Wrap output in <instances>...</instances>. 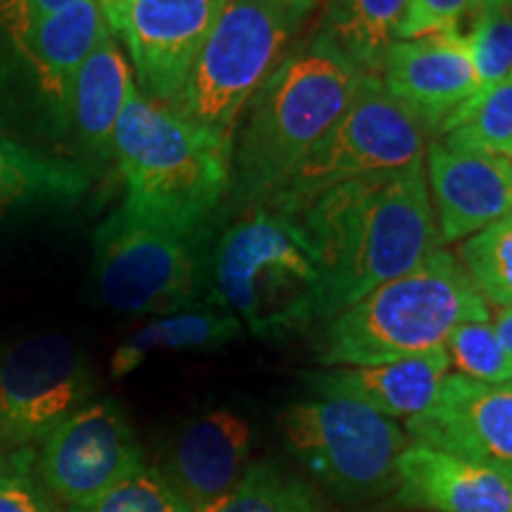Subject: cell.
Returning <instances> with one entry per match:
<instances>
[{
  "label": "cell",
  "instance_id": "e575fe53",
  "mask_svg": "<svg viewBox=\"0 0 512 512\" xmlns=\"http://www.w3.org/2000/svg\"><path fill=\"white\" fill-rule=\"evenodd\" d=\"M287 3H292L294 8H299V10H304V12H311L316 10V5H318V0H287Z\"/></svg>",
  "mask_w": 512,
  "mask_h": 512
},
{
  "label": "cell",
  "instance_id": "d6a6232c",
  "mask_svg": "<svg viewBox=\"0 0 512 512\" xmlns=\"http://www.w3.org/2000/svg\"><path fill=\"white\" fill-rule=\"evenodd\" d=\"M494 330H496L498 339H501L503 349L508 351V356L512 358V306H508V309H501V313L496 316Z\"/></svg>",
  "mask_w": 512,
  "mask_h": 512
},
{
  "label": "cell",
  "instance_id": "836d02e7",
  "mask_svg": "<svg viewBox=\"0 0 512 512\" xmlns=\"http://www.w3.org/2000/svg\"><path fill=\"white\" fill-rule=\"evenodd\" d=\"M19 451H22V448H15V451L8 453L3 446H0V479H3L12 470V467H15L17 458H19Z\"/></svg>",
  "mask_w": 512,
  "mask_h": 512
},
{
  "label": "cell",
  "instance_id": "603a6c76",
  "mask_svg": "<svg viewBox=\"0 0 512 512\" xmlns=\"http://www.w3.org/2000/svg\"><path fill=\"white\" fill-rule=\"evenodd\" d=\"M242 323L238 316L214 304H197L133 332L112 354V377L133 373L155 351H202L219 349L238 339Z\"/></svg>",
  "mask_w": 512,
  "mask_h": 512
},
{
  "label": "cell",
  "instance_id": "d6986e66",
  "mask_svg": "<svg viewBox=\"0 0 512 512\" xmlns=\"http://www.w3.org/2000/svg\"><path fill=\"white\" fill-rule=\"evenodd\" d=\"M107 29L95 0H74L12 34L29 69H34L43 98L53 107L57 126H69L76 74Z\"/></svg>",
  "mask_w": 512,
  "mask_h": 512
},
{
  "label": "cell",
  "instance_id": "4fadbf2b",
  "mask_svg": "<svg viewBox=\"0 0 512 512\" xmlns=\"http://www.w3.org/2000/svg\"><path fill=\"white\" fill-rule=\"evenodd\" d=\"M406 434L512 482V382L448 375L432 406L406 420Z\"/></svg>",
  "mask_w": 512,
  "mask_h": 512
},
{
  "label": "cell",
  "instance_id": "e0dca14e",
  "mask_svg": "<svg viewBox=\"0 0 512 512\" xmlns=\"http://www.w3.org/2000/svg\"><path fill=\"white\" fill-rule=\"evenodd\" d=\"M252 432L240 415L211 411L192 418L166 453L164 470L171 486L192 512L226 496L245 475Z\"/></svg>",
  "mask_w": 512,
  "mask_h": 512
},
{
  "label": "cell",
  "instance_id": "4dcf8cb0",
  "mask_svg": "<svg viewBox=\"0 0 512 512\" xmlns=\"http://www.w3.org/2000/svg\"><path fill=\"white\" fill-rule=\"evenodd\" d=\"M477 0H411L399 29V41L432 34H460Z\"/></svg>",
  "mask_w": 512,
  "mask_h": 512
},
{
  "label": "cell",
  "instance_id": "f546056e",
  "mask_svg": "<svg viewBox=\"0 0 512 512\" xmlns=\"http://www.w3.org/2000/svg\"><path fill=\"white\" fill-rule=\"evenodd\" d=\"M31 467H34V451L22 448L15 467L0 479V512H62L57 498Z\"/></svg>",
  "mask_w": 512,
  "mask_h": 512
},
{
  "label": "cell",
  "instance_id": "8fae6325",
  "mask_svg": "<svg viewBox=\"0 0 512 512\" xmlns=\"http://www.w3.org/2000/svg\"><path fill=\"white\" fill-rule=\"evenodd\" d=\"M145 453L124 411L91 401L41 441L38 477L57 501L86 503L143 470Z\"/></svg>",
  "mask_w": 512,
  "mask_h": 512
},
{
  "label": "cell",
  "instance_id": "277c9868",
  "mask_svg": "<svg viewBox=\"0 0 512 512\" xmlns=\"http://www.w3.org/2000/svg\"><path fill=\"white\" fill-rule=\"evenodd\" d=\"M126 204L178 228H207L233 181V145L133 88L112 145Z\"/></svg>",
  "mask_w": 512,
  "mask_h": 512
},
{
  "label": "cell",
  "instance_id": "44dd1931",
  "mask_svg": "<svg viewBox=\"0 0 512 512\" xmlns=\"http://www.w3.org/2000/svg\"><path fill=\"white\" fill-rule=\"evenodd\" d=\"M408 3L411 0H325L316 36L358 74L380 76L384 55L399 41Z\"/></svg>",
  "mask_w": 512,
  "mask_h": 512
},
{
  "label": "cell",
  "instance_id": "d4e9b609",
  "mask_svg": "<svg viewBox=\"0 0 512 512\" xmlns=\"http://www.w3.org/2000/svg\"><path fill=\"white\" fill-rule=\"evenodd\" d=\"M200 512H323L304 479L268 460L247 465L240 482Z\"/></svg>",
  "mask_w": 512,
  "mask_h": 512
},
{
  "label": "cell",
  "instance_id": "5bb4252c",
  "mask_svg": "<svg viewBox=\"0 0 512 512\" xmlns=\"http://www.w3.org/2000/svg\"><path fill=\"white\" fill-rule=\"evenodd\" d=\"M380 79L430 140H437L446 121L479 93L477 72L460 34L396 41L384 55Z\"/></svg>",
  "mask_w": 512,
  "mask_h": 512
},
{
  "label": "cell",
  "instance_id": "9a60e30c",
  "mask_svg": "<svg viewBox=\"0 0 512 512\" xmlns=\"http://www.w3.org/2000/svg\"><path fill=\"white\" fill-rule=\"evenodd\" d=\"M425 166L441 245L472 238L512 211V159L432 140Z\"/></svg>",
  "mask_w": 512,
  "mask_h": 512
},
{
  "label": "cell",
  "instance_id": "1f68e13d",
  "mask_svg": "<svg viewBox=\"0 0 512 512\" xmlns=\"http://www.w3.org/2000/svg\"><path fill=\"white\" fill-rule=\"evenodd\" d=\"M69 3H74V0H0V10L5 12V22L10 24V31L15 34L34 19L67 8Z\"/></svg>",
  "mask_w": 512,
  "mask_h": 512
},
{
  "label": "cell",
  "instance_id": "484cf974",
  "mask_svg": "<svg viewBox=\"0 0 512 512\" xmlns=\"http://www.w3.org/2000/svg\"><path fill=\"white\" fill-rule=\"evenodd\" d=\"M479 91L512 76V0H477L463 29Z\"/></svg>",
  "mask_w": 512,
  "mask_h": 512
},
{
  "label": "cell",
  "instance_id": "3957f363",
  "mask_svg": "<svg viewBox=\"0 0 512 512\" xmlns=\"http://www.w3.org/2000/svg\"><path fill=\"white\" fill-rule=\"evenodd\" d=\"M489 316V304L458 256L437 249L413 271L325 320L316 339V361L325 368L399 361L444 347L458 325Z\"/></svg>",
  "mask_w": 512,
  "mask_h": 512
},
{
  "label": "cell",
  "instance_id": "ac0fdd59",
  "mask_svg": "<svg viewBox=\"0 0 512 512\" xmlns=\"http://www.w3.org/2000/svg\"><path fill=\"white\" fill-rule=\"evenodd\" d=\"M451 375L444 347L377 366H339L306 375L313 394L347 399L387 418H413L432 406L441 384Z\"/></svg>",
  "mask_w": 512,
  "mask_h": 512
},
{
  "label": "cell",
  "instance_id": "5b68a950",
  "mask_svg": "<svg viewBox=\"0 0 512 512\" xmlns=\"http://www.w3.org/2000/svg\"><path fill=\"white\" fill-rule=\"evenodd\" d=\"M209 304L245 320L259 337L313 323L318 266L294 216L252 207L216 240L209 261Z\"/></svg>",
  "mask_w": 512,
  "mask_h": 512
},
{
  "label": "cell",
  "instance_id": "ffe728a7",
  "mask_svg": "<svg viewBox=\"0 0 512 512\" xmlns=\"http://www.w3.org/2000/svg\"><path fill=\"white\" fill-rule=\"evenodd\" d=\"M133 88L136 83L131 67L117 46V38L107 29L76 74L69 110L76 143L91 162H107L114 157V131Z\"/></svg>",
  "mask_w": 512,
  "mask_h": 512
},
{
  "label": "cell",
  "instance_id": "6da1fadb",
  "mask_svg": "<svg viewBox=\"0 0 512 512\" xmlns=\"http://www.w3.org/2000/svg\"><path fill=\"white\" fill-rule=\"evenodd\" d=\"M294 219L316 256L323 323L441 249L422 162L339 183Z\"/></svg>",
  "mask_w": 512,
  "mask_h": 512
},
{
  "label": "cell",
  "instance_id": "8992f818",
  "mask_svg": "<svg viewBox=\"0 0 512 512\" xmlns=\"http://www.w3.org/2000/svg\"><path fill=\"white\" fill-rule=\"evenodd\" d=\"M309 17L287 0H226L169 107L192 126L233 145L256 88L285 60Z\"/></svg>",
  "mask_w": 512,
  "mask_h": 512
},
{
  "label": "cell",
  "instance_id": "ba28073f",
  "mask_svg": "<svg viewBox=\"0 0 512 512\" xmlns=\"http://www.w3.org/2000/svg\"><path fill=\"white\" fill-rule=\"evenodd\" d=\"M430 143L418 121L387 93L380 76L361 74L347 110L266 207L297 216L313 197L339 183L422 162Z\"/></svg>",
  "mask_w": 512,
  "mask_h": 512
},
{
  "label": "cell",
  "instance_id": "52a82bcc",
  "mask_svg": "<svg viewBox=\"0 0 512 512\" xmlns=\"http://www.w3.org/2000/svg\"><path fill=\"white\" fill-rule=\"evenodd\" d=\"M211 228H178L124 202L93 233V275L112 311L169 313L200 304L209 290Z\"/></svg>",
  "mask_w": 512,
  "mask_h": 512
},
{
  "label": "cell",
  "instance_id": "7a4b0ae2",
  "mask_svg": "<svg viewBox=\"0 0 512 512\" xmlns=\"http://www.w3.org/2000/svg\"><path fill=\"white\" fill-rule=\"evenodd\" d=\"M361 74L323 38L290 50L256 88L233 140L238 200L266 207L354 98Z\"/></svg>",
  "mask_w": 512,
  "mask_h": 512
},
{
  "label": "cell",
  "instance_id": "f1b7e54d",
  "mask_svg": "<svg viewBox=\"0 0 512 512\" xmlns=\"http://www.w3.org/2000/svg\"><path fill=\"white\" fill-rule=\"evenodd\" d=\"M69 512H192V508L162 472L143 467L105 494L72 505Z\"/></svg>",
  "mask_w": 512,
  "mask_h": 512
},
{
  "label": "cell",
  "instance_id": "7c38bea8",
  "mask_svg": "<svg viewBox=\"0 0 512 512\" xmlns=\"http://www.w3.org/2000/svg\"><path fill=\"white\" fill-rule=\"evenodd\" d=\"M226 0H124L102 12L138 76V91L171 105L219 19Z\"/></svg>",
  "mask_w": 512,
  "mask_h": 512
},
{
  "label": "cell",
  "instance_id": "30bf717a",
  "mask_svg": "<svg viewBox=\"0 0 512 512\" xmlns=\"http://www.w3.org/2000/svg\"><path fill=\"white\" fill-rule=\"evenodd\" d=\"M95 380L79 344L34 335L0 354V444L29 448L91 403Z\"/></svg>",
  "mask_w": 512,
  "mask_h": 512
},
{
  "label": "cell",
  "instance_id": "9c48e42d",
  "mask_svg": "<svg viewBox=\"0 0 512 512\" xmlns=\"http://www.w3.org/2000/svg\"><path fill=\"white\" fill-rule=\"evenodd\" d=\"M280 427L292 456L318 482L349 498L392 494L396 463L411 444L394 418L347 399L292 403Z\"/></svg>",
  "mask_w": 512,
  "mask_h": 512
},
{
  "label": "cell",
  "instance_id": "7402d4cb",
  "mask_svg": "<svg viewBox=\"0 0 512 512\" xmlns=\"http://www.w3.org/2000/svg\"><path fill=\"white\" fill-rule=\"evenodd\" d=\"M91 183L88 164L43 155L0 133V216L27 204H72Z\"/></svg>",
  "mask_w": 512,
  "mask_h": 512
},
{
  "label": "cell",
  "instance_id": "83f0119b",
  "mask_svg": "<svg viewBox=\"0 0 512 512\" xmlns=\"http://www.w3.org/2000/svg\"><path fill=\"white\" fill-rule=\"evenodd\" d=\"M444 349L458 375L486 384L512 382V358L503 349L491 320L458 325L446 339Z\"/></svg>",
  "mask_w": 512,
  "mask_h": 512
},
{
  "label": "cell",
  "instance_id": "4316f807",
  "mask_svg": "<svg viewBox=\"0 0 512 512\" xmlns=\"http://www.w3.org/2000/svg\"><path fill=\"white\" fill-rule=\"evenodd\" d=\"M458 261L486 304L512 306V211L467 238L458 249Z\"/></svg>",
  "mask_w": 512,
  "mask_h": 512
},
{
  "label": "cell",
  "instance_id": "cb8c5ba5",
  "mask_svg": "<svg viewBox=\"0 0 512 512\" xmlns=\"http://www.w3.org/2000/svg\"><path fill=\"white\" fill-rule=\"evenodd\" d=\"M437 140L456 150L512 159V76L465 102Z\"/></svg>",
  "mask_w": 512,
  "mask_h": 512
},
{
  "label": "cell",
  "instance_id": "2e32d148",
  "mask_svg": "<svg viewBox=\"0 0 512 512\" xmlns=\"http://www.w3.org/2000/svg\"><path fill=\"white\" fill-rule=\"evenodd\" d=\"M394 501L425 512H512V482L489 467L411 441L396 463Z\"/></svg>",
  "mask_w": 512,
  "mask_h": 512
}]
</instances>
